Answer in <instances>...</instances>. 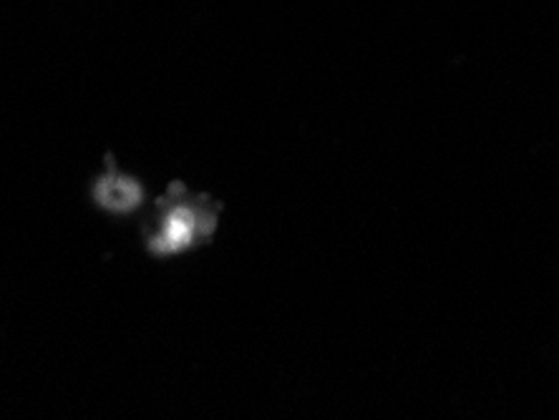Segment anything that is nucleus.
<instances>
[{"label": "nucleus", "mask_w": 559, "mask_h": 420, "mask_svg": "<svg viewBox=\"0 0 559 420\" xmlns=\"http://www.w3.org/2000/svg\"><path fill=\"white\" fill-rule=\"evenodd\" d=\"M102 194H104V202L106 204H111V207L127 209V207H131V204L136 202V194L139 192H136V187L131 184V181H119V184H114V189L104 187Z\"/></svg>", "instance_id": "nucleus-1"}]
</instances>
